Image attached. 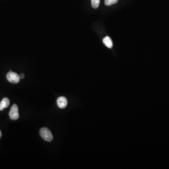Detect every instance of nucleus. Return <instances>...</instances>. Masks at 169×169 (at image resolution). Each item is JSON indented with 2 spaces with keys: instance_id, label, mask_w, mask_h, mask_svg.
<instances>
[{
  "instance_id": "obj_1",
  "label": "nucleus",
  "mask_w": 169,
  "mask_h": 169,
  "mask_svg": "<svg viewBox=\"0 0 169 169\" xmlns=\"http://www.w3.org/2000/svg\"><path fill=\"white\" fill-rule=\"evenodd\" d=\"M39 134L43 139L46 142H51L53 139V136L51 131L47 128H42L39 131Z\"/></svg>"
},
{
  "instance_id": "obj_2",
  "label": "nucleus",
  "mask_w": 169,
  "mask_h": 169,
  "mask_svg": "<svg viewBox=\"0 0 169 169\" xmlns=\"http://www.w3.org/2000/svg\"><path fill=\"white\" fill-rule=\"evenodd\" d=\"M10 118L13 120H17L19 118L18 107L16 104L12 105L11 108L10 112L8 113Z\"/></svg>"
},
{
  "instance_id": "obj_3",
  "label": "nucleus",
  "mask_w": 169,
  "mask_h": 169,
  "mask_svg": "<svg viewBox=\"0 0 169 169\" xmlns=\"http://www.w3.org/2000/svg\"><path fill=\"white\" fill-rule=\"evenodd\" d=\"M7 79L9 82L11 83L17 84L20 81V77L19 75L14 72H10L8 73L7 76Z\"/></svg>"
},
{
  "instance_id": "obj_4",
  "label": "nucleus",
  "mask_w": 169,
  "mask_h": 169,
  "mask_svg": "<svg viewBox=\"0 0 169 169\" xmlns=\"http://www.w3.org/2000/svg\"><path fill=\"white\" fill-rule=\"evenodd\" d=\"M57 106L59 108H64L66 107L68 104V101L65 97L61 96L57 99Z\"/></svg>"
},
{
  "instance_id": "obj_5",
  "label": "nucleus",
  "mask_w": 169,
  "mask_h": 169,
  "mask_svg": "<svg viewBox=\"0 0 169 169\" xmlns=\"http://www.w3.org/2000/svg\"><path fill=\"white\" fill-rule=\"evenodd\" d=\"M10 100L7 98H4L0 103V111H2L5 108L8 107L10 105Z\"/></svg>"
},
{
  "instance_id": "obj_6",
  "label": "nucleus",
  "mask_w": 169,
  "mask_h": 169,
  "mask_svg": "<svg viewBox=\"0 0 169 169\" xmlns=\"http://www.w3.org/2000/svg\"><path fill=\"white\" fill-rule=\"evenodd\" d=\"M103 43L109 49H111L113 47V42H112V40L108 36H107L104 39Z\"/></svg>"
},
{
  "instance_id": "obj_7",
  "label": "nucleus",
  "mask_w": 169,
  "mask_h": 169,
  "mask_svg": "<svg viewBox=\"0 0 169 169\" xmlns=\"http://www.w3.org/2000/svg\"><path fill=\"white\" fill-rule=\"evenodd\" d=\"M92 7L94 8H97L99 7L100 4V0H91Z\"/></svg>"
},
{
  "instance_id": "obj_8",
  "label": "nucleus",
  "mask_w": 169,
  "mask_h": 169,
  "mask_svg": "<svg viewBox=\"0 0 169 169\" xmlns=\"http://www.w3.org/2000/svg\"><path fill=\"white\" fill-rule=\"evenodd\" d=\"M118 2V0H105V4L106 6H111L117 4Z\"/></svg>"
},
{
  "instance_id": "obj_9",
  "label": "nucleus",
  "mask_w": 169,
  "mask_h": 169,
  "mask_svg": "<svg viewBox=\"0 0 169 169\" xmlns=\"http://www.w3.org/2000/svg\"><path fill=\"white\" fill-rule=\"evenodd\" d=\"M19 77H20V79H23L25 77V75L23 73H21L20 75H19Z\"/></svg>"
},
{
  "instance_id": "obj_10",
  "label": "nucleus",
  "mask_w": 169,
  "mask_h": 169,
  "mask_svg": "<svg viewBox=\"0 0 169 169\" xmlns=\"http://www.w3.org/2000/svg\"><path fill=\"white\" fill-rule=\"evenodd\" d=\"M1 135H2V134H1V131H0V138H1Z\"/></svg>"
}]
</instances>
